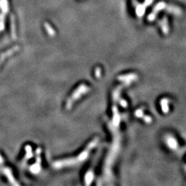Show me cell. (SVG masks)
Instances as JSON below:
<instances>
[{"instance_id":"obj_1","label":"cell","mask_w":186,"mask_h":186,"mask_svg":"<svg viewBox=\"0 0 186 186\" xmlns=\"http://www.w3.org/2000/svg\"><path fill=\"white\" fill-rule=\"evenodd\" d=\"M18 50H19L18 46H15V47L12 48V49L9 50V51H6V53L2 54V55H1V57H0V66H1V64H2V62L3 61V60H4V59L6 58V57H8V56L11 55L12 53H14L15 52L17 51Z\"/></svg>"},{"instance_id":"obj_2","label":"cell","mask_w":186,"mask_h":186,"mask_svg":"<svg viewBox=\"0 0 186 186\" xmlns=\"http://www.w3.org/2000/svg\"><path fill=\"white\" fill-rule=\"evenodd\" d=\"M0 8L2 9L3 13H6L8 11V6L7 0H0Z\"/></svg>"},{"instance_id":"obj_3","label":"cell","mask_w":186,"mask_h":186,"mask_svg":"<svg viewBox=\"0 0 186 186\" xmlns=\"http://www.w3.org/2000/svg\"><path fill=\"white\" fill-rule=\"evenodd\" d=\"M3 172L5 174V175H6V176L8 177V179L10 180V181L11 182V183H12V184H17V183H15V179L13 178V177H12V174H11L10 171V170H9V169L4 168L3 169Z\"/></svg>"},{"instance_id":"obj_4","label":"cell","mask_w":186,"mask_h":186,"mask_svg":"<svg viewBox=\"0 0 186 186\" xmlns=\"http://www.w3.org/2000/svg\"><path fill=\"white\" fill-rule=\"evenodd\" d=\"M44 27H45V28L46 31H47L48 34L51 35V36H53V35H55V31H54V29L51 26L50 24H48V23H44Z\"/></svg>"},{"instance_id":"obj_5","label":"cell","mask_w":186,"mask_h":186,"mask_svg":"<svg viewBox=\"0 0 186 186\" xmlns=\"http://www.w3.org/2000/svg\"><path fill=\"white\" fill-rule=\"evenodd\" d=\"M40 162H38L37 163V164L33 165V166L31 167V171H32L33 172L37 173V172H40Z\"/></svg>"},{"instance_id":"obj_6","label":"cell","mask_w":186,"mask_h":186,"mask_svg":"<svg viewBox=\"0 0 186 186\" xmlns=\"http://www.w3.org/2000/svg\"><path fill=\"white\" fill-rule=\"evenodd\" d=\"M4 29V15L0 14V31Z\"/></svg>"},{"instance_id":"obj_7","label":"cell","mask_w":186,"mask_h":186,"mask_svg":"<svg viewBox=\"0 0 186 186\" xmlns=\"http://www.w3.org/2000/svg\"><path fill=\"white\" fill-rule=\"evenodd\" d=\"M11 31H12V36L13 38H16V35H15V24H14V20H13V17H11Z\"/></svg>"},{"instance_id":"obj_8","label":"cell","mask_w":186,"mask_h":186,"mask_svg":"<svg viewBox=\"0 0 186 186\" xmlns=\"http://www.w3.org/2000/svg\"><path fill=\"white\" fill-rule=\"evenodd\" d=\"M2 162H3V159H2V158H1V156H0V164H1V163H2Z\"/></svg>"}]
</instances>
